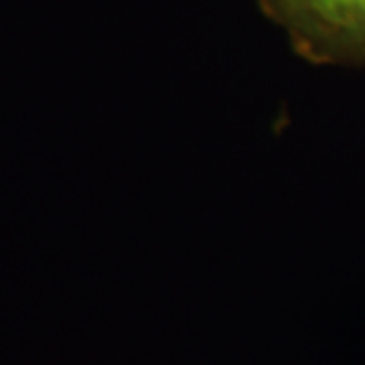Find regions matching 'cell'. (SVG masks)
I'll return each instance as SVG.
<instances>
[{
  "instance_id": "cell-1",
  "label": "cell",
  "mask_w": 365,
  "mask_h": 365,
  "mask_svg": "<svg viewBox=\"0 0 365 365\" xmlns=\"http://www.w3.org/2000/svg\"><path fill=\"white\" fill-rule=\"evenodd\" d=\"M311 62H365V0H261Z\"/></svg>"
}]
</instances>
